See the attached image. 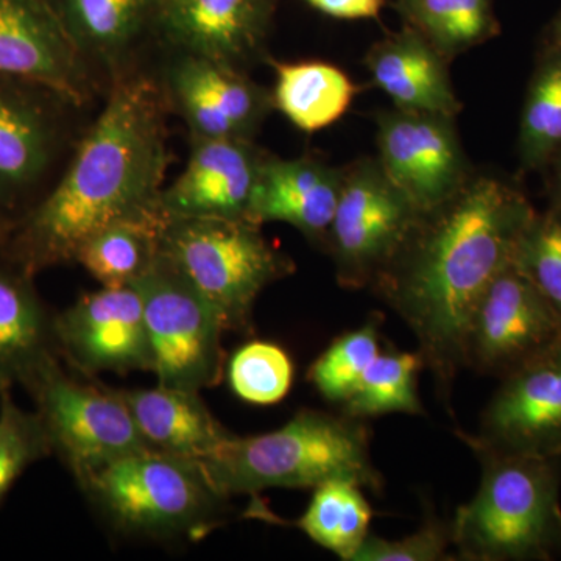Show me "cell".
I'll return each instance as SVG.
<instances>
[{
  "instance_id": "6da1fadb",
  "label": "cell",
  "mask_w": 561,
  "mask_h": 561,
  "mask_svg": "<svg viewBox=\"0 0 561 561\" xmlns=\"http://www.w3.org/2000/svg\"><path fill=\"white\" fill-rule=\"evenodd\" d=\"M537 216L512 184L468 179L449 201L423 214L373 286L408 323L424 365L449 390L467 367L472 316L491 280L515 256Z\"/></svg>"
},
{
  "instance_id": "7a4b0ae2",
  "label": "cell",
  "mask_w": 561,
  "mask_h": 561,
  "mask_svg": "<svg viewBox=\"0 0 561 561\" xmlns=\"http://www.w3.org/2000/svg\"><path fill=\"white\" fill-rule=\"evenodd\" d=\"M164 99L146 77L114 84L54 190L14 220L7 257L28 275L77 260L113 221L161 208L169 165Z\"/></svg>"
},
{
  "instance_id": "3957f363",
  "label": "cell",
  "mask_w": 561,
  "mask_h": 561,
  "mask_svg": "<svg viewBox=\"0 0 561 561\" xmlns=\"http://www.w3.org/2000/svg\"><path fill=\"white\" fill-rule=\"evenodd\" d=\"M225 497L271 489H317L346 479L373 491L382 478L370 457V437L362 420L301 411L279 430L230 440L198 461Z\"/></svg>"
},
{
  "instance_id": "277c9868",
  "label": "cell",
  "mask_w": 561,
  "mask_h": 561,
  "mask_svg": "<svg viewBox=\"0 0 561 561\" xmlns=\"http://www.w3.org/2000/svg\"><path fill=\"white\" fill-rule=\"evenodd\" d=\"M463 438L481 459L482 479L451 524L461 559H552L561 548V457L502 453Z\"/></svg>"
},
{
  "instance_id": "5b68a950",
  "label": "cell",
  "mask_w": 561,
  "mask_h": 561,
  "mask_svg": "<svg viewBox=\"0 0 561 561\" xmlns=\"http://www.w3.org/2000/svg\"><path fill=\"white\" fill-rule=\"evenodd\" d=\"M80 486L122 534L157 540L203 537L227 501L198 461L154 449L122 457Z\"/></svg>"
},
{
  "instance_id": "8992f818",
  "label": "cell",
  "mask_w": 561,
  "mask_h": 561,
  "mask_svg": "<svg viewBox=\"0 0 561 561\" xmlns=\"http://www.w3.org/2000/svg\"><path fill=\"white\" fill-rule=\"evenodd\" d=\"M161 254L220 317L225 331H247L254 302L295 264L245 219H168Z\"/></svg>"
},
{
  "instance_id": "52a82bcc",
  "label": "cell",
  "mask_w": 561,
  "mask_h": 561,
  "mask_svg": "<svg viewBox=\"0 0 561 561\" xmlns=\"http://www.w3.org/2000/svg\"><path fill=\"white\" fill-rule=\"evenodd\" d=\"M133 284L142 298L158 383L197 393L217 386L225 328L213 306L161 253Z\"/></svg>"
},
{
  "instance_id": "ba28073f",
  "label": "cell",
  "mask_w": 561,
  "mask_h": 561,
  "mask_svg": "<svg viewBox=\"0 0 561 561\" xmlns=\"http://www.w3.org/2000/svg\"><path fill=\"white\" fill-rule=\"evenodd\" d=\"M33 400L51 445L77 482L131 454L151 449L119 390L70 378L57 357L33 379Z\"/></svg>"
},
{
  "instance_id": "9c48e42d",
  "label": "cell",
  "mask_w": 561,
  "mask_h": 561,
  "mask_svg": "<svg viewBox=\"0 0 561 561\" xmlns=\"http://www.w3.org/2000/svg\"><path fill=\"white\" fill-rule=\"evenodd\" d=\"M421 216L383 172L378 158L345 168L341 198L324 242L339 284L348 289L373 286L408 242Z\"/></svg>"
},
{
  "instance_id": "30bf717a",
  "label": "cell",
  "mask_w": 561,
  "mask_h": 561,
  "mask_svg": "<svg viewBox=\"0 0 561 561\" xmlns=\"http://www.w3.org/2000/svg\"><path fill=\"white\" fill-rule=\"evenodd\" d=\"M379 164L421 214L431 213L467 183L468 165L454 117L412 111H382Z\"/></svg>"
},
{
  "instance_id": "8fae6325",
  "label": "cell",
  "mask_w": 561,
  "mask_h": 561,
  "mask_svg": "<svg viewBox=\"0 0 561 561\" xmlns=\"http://www.w3.org/2000/svg\"><path fill=\"white\" fill-rule=\"evenodd\" d=\"M561 339V316L516 265L482 295L467 343V365L505 376Z\"/></svg>"
},
{
  "instance_id": "7c38bea8",
  "label": "cell",
  "mask_w": 561,
  "mask_h": 561,
  "mask_svg": "<svg viewBox=\"0 0 561 561\" xmlns=\"http://www.w3.org/2000/svg\"><path fill=\"white\" fill-rule=\"evenodd\" d=\"M54 332L70 364L88 375L153 370L142 298L135 284L102 286L83 295L54 317Z\"/></svg>"
},
{
  "instance_id": "4fadbf2b",
  "label": "cell",
  "mask_w": 561,
  "mask_h": 561,
  "mask_svg": "<svg viewBox=\"0 0 561 561\" xmlns=\"http://www.w3.org/2000/svg\"><path fill=\"white\" fill-rule=\"evenodd\" d=\"M481 431L496 451L561 457V339L504 376Z\"/></svg>"
},
{
  "instance_id": "5bb4252c",
  "label": "cell",
  "mask_w": 561,
  "mask_h": 561,
  "mask_svg": "<svg viewBox=\"0 0 561 561\" xmlns=\"http://www.w3.org/2000/svg\"><path fill=\"white\" fill-rule=\"evenodd\" d=\"M84 57L49 0H0V77L44 88L70 105L88 95Z\"/></svg>"
},
{
  "instance_id": "9a60e30c",
  "label": "cell",
  "mask_w": 561,
  "mask_h": 561,
  "mask_svg": "<svg viewBox=\"0 0 561 561\" xmlns=\"http://www.w3.org/2000/svg\"><path fill=\"white\" fill-rule=\"evenodd\" d=\"M169 92L192 138L247 139L271 113V92L241 69L184 54L169 70Z\"/></svg>"
},
{
  "instance_id": "2e32d148",
  "label": "cell",
  "mask_w": 561,
  "mask_h": 561,
  "mask_svg": "<svg viewBox=\"0 0 561 561\" xmlns=\"http://www.w3.org/2000/svg\"><path fill=\"white\" fill-rule=\"evenodd\" d=\"M279 0H161L158 28L184 54L231 68L260 57Z\"/></svg>"
},
{
  "instance_id": "e0dca14e",
  "label": "cell",
  "mask_w": 561,
  "mask_h": 561,
  "mask_svg": "<svg viewBox=\"0 0 561 561\" xmlns=\"http://www.w3.org/2000/svg\"><path fill=\"white\" fill-rule=\"evenodd\" d=\"M264 154L247 139L192 138L190 160L161 192L168 219H245Z\"/></svg>"
},
{
  "instance_id": "ac0fdd59",
  "label": "cell",
  "mask_w": 561,
  "mask_h": 561,
  "mask_svg": "<svg viewBox=\"0 0 561 561\" xmlns=\"http://www.w3.org/2000/svg\"><path fill=\"white\" fill-rule=\"evenodd\" d=\"M57 95L0 77V209L9 214L38 190L49 173L58 146L60 125Z\"/></svg>"
},
{
  "instance_id": "d6986e66",
  "label": "cell",
  "mask_w": 561,
  "mask_h": 561,
  "mask_svg": "<svg viewBox=\"0 0 561 561\" xmlns=\"http://www.w3.org/2000/svg\"><path fill=\"white\" fill-rule=\"evenodd\" d=\"M345 179V169L311 157L283 160L264 154L251 194L247 220L280 221L309 241L327 242Z\"/></svg>"
},
{
  "instance_id": "ffe728a7",
  "label": "cell",
  "mask_w": 561,
  "mask_h": 561,
  "mask_svg": "<svg viewBox=\"0 0 561 561\" xmlns=\"http://www.w3.org/2000/svg\"><path fill=\"white\" fill-rule=\"evenodd\" d=\"M446 62L440 51L409 25L373 44L365 57L373 84L394 108L456 117L461 105Z\"/></svg>"
},
{
  "instance_id": "44dd1931",
  "label": "cell",
  "mask_w": 561,
  "mask_h": 561,
  "mask_svg": "<svg viewBox=\"0 0 561 561\" xmlns=\"http://www.w3.org/2000/svg\"><path fill=\"white\" fill-rule=\"evenodd\" d=\"M54 317L33 287L32 275L0 261V391L24 386L55 359Z\"/></svg>"
},
{
  "instance_id": "7402d4cb",
  "label": "cell",
  "mask_w": 561,
  "mask_h": 561,
  "mask_svg": "<svg viewBox=\"0 0 561 561\" xmlns=\"http://www.w3.org/2000/svg\"><path fill=\"white\" fill-rule=\"evenodd\" d=\"M140 434L151 449L202 461L219 451L232 437L209 412L197 391L160 386L119 390Z\"/></svg>"
},
{
  "instance_id": "603a6c76",
  "label": "cell",
  "mask_w": 561,
  "mask_h": 561,
  "mask_svg": "<svg viewBox=\"0 0 561 561\" xmlns=\"http://www.w3.org/2000/svg\"><path fill=\"white\" fill-rule=\"evenodd\" d=\"M83 57L119 61L154 28L161 0H49Z\"/></svg>"
},
{
  "instance_id": "cb8c5ba5",
  "label": "cell",
  "mask_w": 561,
  "mask_h": 561,
  "mask_svg": "<svg viewBox=\"0 0 561 561\" xmlns=\"http://www.w3.org/2000/svg\"><path fill=\"white\" fill-rule=\"evenodd\" d=\"M273 106L305 133L324 130L350 110L357 88L337 66L323 61L276 62Z\"/></svg>"
},
{
  "instance_id": "d4e9b609",
  "label": "cell",
  "mask_w": 561,
  "mask_h": 561,
  "mask_svg": "<svg viewBox=\"0 0 561 561\" xmlns=\"http://www.w3.org/2000/svg\"><path fill=\"white\" fill-rule=\"evenodd\" d=\"M165 221L161 208L113 221L84 242L76 262L103 287L130 286L160 256Z\"/></svg>"
},
{
  "instance_id": "484cf974",
  "label": "cell",
  "mask_w": 561,
  "mask_h": 561,
  "mask_svg": "<svg viewBox=\"0 0 561 561\" xmlns=\"http://www.w3.org/2000/svg\"><path fill=\"white\" fill-rule=\"evenodd\" d=\"M405 25L430 41L446 60L500 33L493 0H394Z\"/></svg>"
},
{
  "instance_id": "4316f807",
  "label": "cell",
  "mask_w": 561,
  "mask_h": 561,
  "mask_svg": "<svg viewBox=\"0 0 561 561\" xmlns=\"http://www.w3.org/2000/svg\"><path fill=\"white\" fill-rule=\"evenodd\" d=\"M371 516L362 486L346 479H334L313 489L309 507L297 526L316 545L341 560L353 561L370 534Z\"/></svg>"
},
{
  "instance_id": "83f0119b",
  "label": "cell",
  "mask_w": 561,
  "mask_h": 561,
  "mask_svg": "<svg viewBox=\"0 0 561 561\" xmlns=\"http://www.w3.org/2000/svg\"><path fill=\"white\" fill-rule=\"evenodd\" d=\"M518 146L523 171L545 168L561 150V49L557 47H548L531 77Z\"/></svg>"
},
{
  "instance_id": "f1b7e54d",
  "label": "cell",
  "mask_w": 561,
  "mask_h": 561,
  "mask_svg": "<svg viewBox=\"0 0 561 561\" xmlns=\"http://www.w3.org/2000/svg\"><path fill=\"white\" fill-rule=\"evenodd\" d=\"M424 365L423 356L409 351L379 353L368 365L359 386L343 402V415L365 420L386 413L423 415L416 375Z\"/></svg>"
},
{
  "instance_id": "f546056e",
  "label": "cell",
  "mask_w": 561,
  "mask_h": 561,
  "mask_svg": "<svg viewBox=\"0 0 561 561\" xmlns=\"http://www.w3.org/2000/svg\"><path fill=\"white\" fill-rule=\"evenodd\" d=\"M381 323L382 316L375 313L364 327L335 339L313 362L309 367L308 379L321 397L343 404L354 393L368 365L381 353Z\"/></svg>"
},
{
  "instance_id": "4dcf8cb0",
  "label": "cell",
  "mask_w": 561,
  "mask_h": 561,
  "mask_svg": "<svg viewBox=\"0 0 561 561\" xmlns=\"http://www.w3.org/2000/svg\"><path fill=\"white\" fill-rule=\"evenodd\" d=\"M294 365L289 354L271 342H250L232 354L228 381L241 400L254 405L276 404L289 393Z\"/></svg>"
},
{
  "instance_id": "1f68e13d",
  "label": "cell",
  "mask_w": 561,
  "mask_h": 561,
  "mask_svg": "<svg viewBox=\"0 0 561 561\" xmlns=\"http://www.w3.org/2000/svg\"><path fill=\"white\" fill-rule=\"evenodd\" d=\"M51 453L38 412L20 408L11 390L0 391V504L27 468Z\"/></svg>"
},
{
  "instance_id": "d6a6232c",
  "label": "cell",
  "mask_w": 561,
  "mask_h": 561,
  "mask_svg": "<svg viewBox=\"0 0 561 561\" xmlns=\"http://www.w3.org/2000/svg\"><path fill=\"white\" fill-rule=\"evenodd\" d=\"M513 264L561 316V206L534 217L519 239Z\"/></svg>"
},
{
  "instance_id": "836d02e7",
  "label": "cell",
  "mask_w": 561,
  "mask_h": 561,
  "mask_svg": "<svg viewBox=\"0 0 561 561\" xmlns=\"http://www.w3.org/2000/svg\"><path fill=\"white\" fill-rule=\"evenodd\" d=\"M451 526L430 519L415 534L401 540H386L368 534L353 561H437L448 559Z\"/></svg>"
},
{
  "instance_id": "e575fe53",
  "label": "cell",
  "mask_w": 561,
  "mask_h": 561,
  "mask_svg": "<svg viewBox=\"0 0 561 561\" xmlns=\"http://www.w3.org/2000/svg\"><path fill=\"white\" fill-rule=\"evenodd\" d=\"M334 20H375L383 7V0H302Z\"/></svg>"
},
{
  "instance_id": "d590c367",
  "label": "cell",
  "mask_w": 561,
  "mask_h": 561,
  "mask_svg": "<svg viewBox=\"0 0 561 561\" xmlns=\"http://www.w3.org/2000/svg\"><path fill=\"white\" fill-rule=\"evenodd\" d=\"M13 224L14 220H11L9 214H5L2 209H0V247H2L7 239H9Z\"/></svg>"
},
{
  "instance_id": "8d00e7d4",
  "label": "cell",
  "mask_w": 561,
  "mask_h": 561,
  "mask_svg": "<svg viewBox=\"0 0 561 561\" xmlns=\"http://www.w3.org/2000/svg\"><path fill=\"white\" fill-rule=\"evenodd\" d=\"M549 46L561 49V11L556 21L552 22L551 38H549Z\"/></svg>"
},
{
  "instance_id": "74e56055",
  "label": "cell",
  "mask_w": 561,
  "mask_h": 561,
  "mask_svg": "<svg viewBox=\"0 0 561 561\" xmlns=\"http://www.w3.org/2000/svg\"><path fill=\"white\" fill-rule=\"evenodd\" d=\"M553 191H556L557 205H561V150L556 154V183H553Z\"/></svg>"
},
{
  "instance_id": "f35d334b",
  "label": "cell",
  "mask_w": 561,
  "mask_h": 561,
  "mask_svg": "<svg viewBox=\"0 0 561 561\" xmlns=\"http://www.w3.org/2000/svg\"><path fill=\"white\" fill-rule=\"evenodd\" d=\"M559 206H561V205H559Z\"/></svg>"
}]
</instances>
